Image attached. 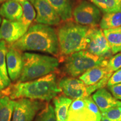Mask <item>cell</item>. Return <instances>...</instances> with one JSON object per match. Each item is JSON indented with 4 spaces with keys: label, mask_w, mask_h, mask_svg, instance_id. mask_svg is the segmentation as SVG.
I'll list each match as a JSON object with an SVG mask.
<instances>
[{
    "label": "cell",
    "mask_w": 121,
    "mask_h": 121,
    "mask_svg": "<svg viewBox=\"0 0 121 121\" xmlns=\"http://www.w3.org/2000/svg\"><path fill=\"white\" fill-rule=\"evenodd\" d=\"M107 66H96L88 69L79 76V79L83 81L86 86L93 85L102 80L108 73Z\"/></svg>",
    "instance_id": "cell-17"
},
{
    "label": "cell",
    "mask_w": 121,
    "mask_h": 121,
    "mask_svg": "<svg viewBox=\"0 0 121 121\" xmlns=\"http://www.w3.org/2000/svg\"><path fill=\"white\" fill-rule=\"evenodd\" d=\"M104 13L121 11V0H89Z\"/></svg>",
    "instance_id": "cell-23"
},
{
    "label": "cell",
    "mask_w": 121,
    "mask_h": 121,
    "mask_svg": "<svg viewBox=\"0 0 121 121\" xmlns=\"http://www.w3.org/2000/svg\"><path fill=\"white\" fill-rule=\"evenodd\" d=\"M20 4L22 8V15L20 22L28 29L30 25L35 19L37 13H35L33 4L29 1H24Z\"/></svg>",
    "instance_id": "cell-24"
},
{
    "label": "cell",
    "mask_w": 121,
    "mask_h": 121,
    "mask_svg": "<svg viewBox=\"0 0 121 121\" xmlns=\"http://www.w3.org/2000/svg\"><path fill=\"white\" fill-rule=\"evenodd\" d=\"M42 107L41 102L26 98L15 101L12 121H32Z\"/></svg>",
    "instance_id": "cell-9"
},
{
    "label": "cell",
    "mask_w": 121,
    "mask_h": 121,
    "mask_svg": "<svg viewBox=\"0 0 121 121\" xmlns=\"http://www.w3.org/2000/svg\"><path fill=\"white\" fill-rule=\"evenodd\" d=\"M58 86L65 96L71 99H83L89 96L86 86L79 78L64 77L60 80Z\"/></svg>",
    "instance_id": "cell-11"
},
{
    "label": "cell",
    "mask_w": 121,
    "mask_h": 121,
    "mask_svg": "<svg viewBox=\"0 0 121 121\" xmlns=\"http://www.w3.org/2000/svg\"><path fill=\"white\" fill-rule=\"evenodd\" d=\"M23 66L18 82H26L52 73L58 69L60 60L57 57L34 53L22 54Z\"/></svg>",
    "instance_id": "cell-4"
},
{
    "label": "cell",
    "mask_w": 121,
    "mask_h": 121,
    "mask_svg": "<svg viewBox=\"0 0 121 121\" xmlns=\"http://www.w3.org/2000/svg\"><path fill=\"white\" fill-rule=\"evenodd\" d=\"M61 91L56 74L52 72L31 81L17 82L3 90L0 96L6 95L12 100L26 98L49 102Z\"/></svg>",
    "instance_id": "cell-1"
},
{
    "label": "cell",
    "mask_w": 121,
    "mask_h": 121,
    "mask_svg": "<svg viewBox=\"0 0 121 121\" xmlns=\"http://www.w3.org/2000/svg\"><path fill=\"white\" fill-rule=\"evenodd\" d=\"M101 121H110L109 119H108L107 118H105V117H103V116H102V119H101Z\"/></svg>",
    "instance_id": "cell-32"
},
{
    "label": "cell",
    "mask_w": 121,
    "mask_h": 121,
    "mask_svg": "<svg viewBox=\"0 0 121 121\" xmlns=\"http://www.w3.org/2000/svg\"><path fill=\"white\" fill-rule=\"evenodd\" d=\"M102 116L111 121H121V105L112 107L102 113Z\"/></svg>",
    "instance_id": "cell-26"
},
{
    "label": "cell",
    "mask_w": 121,
    "mask_h": 121,
    "mask_svg": "<svg viewBox=\"0 0 121 121\" xmlns=\"http://www.w3.org/2000/svg\"><path fill=\"white\" fill-rule=\"evenodd\" d=\"M107 68L109 71L112 73L121 69V52L110 57L107 63Z\"/></svg>",
    "instance_id": "cell-27"
},
{
    "label": "cell",
    "mask_w": 121,
    "mask_h": 121,
    "mask_svg": "<svg viewBox=\"0 0 121 121\" xmlns=\"http://www.w3.org/2000/svg\"><path fill=\"white\" fill-rule=\"evenodd\" d=\"M8 49L6 42L0 40V76L5 86L7 87L11 84L6 65V54Z\"/></svg>",
    "instance_id": "cell-21"
},
{
    "label": "cell",
    "mask_w": 121,
    "mask_h": 121,
    "mask_svg": "<svg viewBox=\"0 0 121 121\" xmlns=\"http://www.w3.org/2000/svg\"><path fill=\"white\" fill-rule=\"evenodd\" d=\"M14 105L15 100L9 96L0 98V121H11Z\"/></svg>",
    "instance_id": "cell-22"
},
{
    "label": "cell",
    "mask_w": 121,
    "mask_h": 121,
    "mask_svg": "<svg viewBox=\"0 0 121 121\" xmlns=\"http://www.w3.org/2000/svg\"><path fill=\"white\" fill-rule=\"evenodd\" d=\"M108 87L109 90L116 99L121 100V83L108 86Z\"/></svg>",
    "instance_id": "cell-28"
},
{
    "label": "cell",
    "mask_w": 121,
    "mask_h": 121,
    "mask_svg": "<svg viewBox=\"0 0 121 121\" xmlns=\"http://www.w3.org/2000/svg\"><path fill=\"white\" fill-rule=\"evenodd\" d=\"M72 18L80 25L89 27L98 26L102 13L100 9L87 0H78L74 5Z\"/></svg>",
    "instance_id": "cell-7"
},
{
    "label": "cell",
    "mask_w": 121,
    "mask_h": 121,
    "mask_svg": "<svg viewBox=\"0 0 121 121\" xmlns=\"http://www.w3.org/2000/svg\"><path fill=\"white\" fill-rule=\"evenodd\" d=\"M72 100L65 95L57 96L54 98V111L57 121H66L68 112Z\"/></svg>",
    "instance_id": "cell-18"
},
{
    "label": "cell",
    "mask_w": 121,
    "mask_h": 121,
    "mask_svg": "<svg viewBox=\"0 0 121 121\" xmlns=\"http://www.w3.org/2000/svg\"><path fill=\"white\" fill-rule=\"evenodd\" d=\"M6 65L10 80L15 81L19 80L23 66L22 51L8 45L6 54Z\"/></svg>",
    "instance_id": "cell-13"
},
{
    "label": "cell",
    "mask_w": 121,
    "mask_h": 121,
    "mask_svg": "<svg viewBox=\"0 0 121 121\" xmlns=\"http://www.w3.org/2000/svg\"><path fill=\"white\" fill-rule=\"evenodd\" d=\"M13 1H16V2H18L19 3H22V2H24V1H29V2L31 3V4H34V2H35V0H13Z\"/></svg>",
    "instance_id": "cell-31"
},
{
    "label": "cell",
    "mask_w": 121,
    "mask_h": 121,
    "mask_svg": "<svg viewBox=\"0 0 121 121\" xmlns=\"http://www.w3.org/2000/svg\"><path fill=\"white\" fill-rule=\"evenodd\" d=\"M26 29L20 21L2 20L0 26V40H4L9 44L20 39L25 33Z\"/></svg>",
    "instance_id": "cell-12"
},
{
    "label": "cell",
    "mask_w": 121,
    "mask_h": 121,
    "mask_svg": "<svg viewBox=\"0 0 121 121\" xmlns=\"http://www.w3.org/2000/svg\"><path fill=\"white\" fill-rule=\"evenodd\" d=\"M5 85H4V82H3L2 78H1V76H0V93H1V92L3 90H4V89L6 88Z\"/></svg>",
    "instance_id": "cell-30"
},
{
    "label": "cell",
    "mask_w": 121,
    "mask_h": 121,
    "mask_svg": "<svg viewBox=\"0 0 121 121\" xmlns=\"http://www.w3.org/2000/svg\"><path fill=\"white\" fill-rule=\"evenodd\" d=\"M22 15L20 3L13 0H7L0 7V15L11 21H20Z\"/></svg>",
    "instance_id": "cell-15"
},
{
    "label": "cell",
    "mask_w": 121,
    "mask_h": 121,
    "mask_svg": "<svg viewBox=\"0 0 121 121\" xmlns=\"http://www.w3.org/2000/svg\"><path fill=\"white\" fill-rule=\"evenodd\" d=\"M1 21H2V20H1V17H0V24H1V22H1Z\"/></svg>",
    "instance_id": "cell-34"
},
{
    "label": "cell",
    "mask_w": 121,
    "mask_h": 121,
    "mask_svg": "<svg viewBox=\"0 0 121 121\" xmlns=\"http://www.w3.org/2000/svg\"><path fill=\"white\" fill-rule=\"evenodd\" d=\"M20 51H38L59 57L56 30L49 25L35 24L19 40L9 45Z\"/></svg>",
    "instance_id": "cell-2"
},
{
    "label": "cell",
    "mask_w": 121,
    "mask_h": 121,
    "mask_svg": "<svg viewBox=\"0 0 121 121\" xmlns=\"http://www.w3.org/2000/svg\"><path fill=\"white\" fill-rule=\"evenodd\" d=\"M91 97L102 114L112 107L121 105V101L116 99L104 87L96 90Z\"/></svg>",
    "instance_id": "cell-14"
},
{
    "label": "cell",
    "mask_w": 121,
    "mask_h": 121,
    "mask_svg": "<svg viewBox=\"0 0 121 121\" xmlns=\"http://www.w3.org/2000/svg\"><path fill=\"white\" fill-rule=\"evenodd\" d=\"M85 50L94 55L108 58L112 53L109 44L99 25L89 28Z\"/></svg>",
    "instance_id": "cell-8"
},
{
    "label": "cell",
    "mask_w": 121,
    "mask_h": 121,
    "mask_svg": "<svg viewBox=\"0 0 121 121\" xmlns=\"http://www.w3.org/2000/svg\"><path fill=\"white\" fill-rule=\"evenodd\" d=\"M89 28L72 20L63 22L58 25L56 31L60 51L59 60L63 61L68 56L86 49Z\"/></svg>",
    "instance_id": "cell-3"
},
{
    "label": "cell",
    "mask_w": 121,
    "mask_h": 121,
    "mask_svg": "<svg viewBox=\"0 0 121 121\" xmlns=\"http://www.w3.org/2000/svg\"><path fill=\"white\" fill-rule=\"evenodd\" d=\"M35 121H57L53 107L48 104L38 115Z\"/></svg>",
    "instance_id": "cell-25"
},
{
    "label": "cell",
    "mask_w": 121,
    "mask_h": 121,
    "mask_svg": "<svg viewBox=\"0 0 121 121\" xmlns=\"http://www.w3.org/2000/svg\"><path fill=\"white\" fill-rule=\"evenodd\" d=\"M34 6L37 11V23L49 26H58L61 23L58 13L46 0H35Z\"/></svg>",
    "instance_id": "cell-10"
},
{
    "label": "cell",
    "mask_w": 121,
    "mask_h": 121,
    "mask_svg": "<svg viewBox=\"0 0 121 121\" xmlns=\"http://www.w3.org/2000/svg\"><path fill=\"white\" fill-rule=\"evenodd\" d=\"M119 83H121V69L116 71L112 74L109 80L107 85L111 86Z\"/></svg>",
    "instance_id": "cell-29"
},
{
    "label": "cell",
    "mask_w": 121,
    "mask_h": 121,
    "mask_svg": "<svg viewBox=\"0 0 121 121\" xmlns=\"http://www.w3.org/2000/svg\"><path fill=\"white\" fill-rule=\"evenodd\" d=\"M121 26V11L105 13L103 15L99 22L100 28L110 29Z\"/></svg>",
    "instance_id": "cell-20"
},
{
    "label": "cell",
    "mask_w": 121,
    "mask_h": 121,
    "mask_svg": "<svg viewBox=\"0 0 121 121\" xmlns=\"http://www.w3.org/2000/svg\"><path fill=\"white\" fill-rule=\"evenodd\" d=\"M103 33L109 44L112 53L116 54L121 52V26L103 30Z\"/></svg>",
    "instance_id": "cell-19"
},
{
    "label": "cell",
    "mask_w": 121,
    "mask_h": 121,
    "mask_svg": "<svg viewBox=\"0 0 121 121\" xmlns=\"http://www.w3.org/2000/svg\"><path fill=\"white\" fill-rule=\"evenodd\" d=\"M108 60L107 57L98 56L82 50L65 57L63 72L69 76L76 78L93 67L107 66Z\"/></svg>",
    "instance_id": "cell-5"
},
{
    "label": "cell",
    "mask_w": 121,
    "mask_h": 121,
    "mask_svg": "<svg viewBox=\"0 0 121 121\" xmlns=\"http://www.w3.org/2000/svg\"><path fill=\"white\" fill-rule=\"evenodd\" d=\"M102 113L90 96L74 100L66 121H101Z\"/></svg>",
    "instance_id": "cell-6"
},
{
    "label": "cell",
    "mask_w": 121,
    "mask_h": 121,
    "mask_svg": "<svg viewBox=\"0 0 121 121\" xmlns=\"http://www.w3.org/2000/svg\"><path fill=\"white\" fill-rule=\"evenodd\" d=\"M58 13L63 22L72 20L74 0H46Z\"/></svg>",
    "instance_id": "cell-16"
},
{
    "label": "cell",
    "mask_w": 121,
    "mask_h": 121,
    "mask_svg": "<svg viewBox=\"0 0 121 121\" xmlns=\"http://www.w3.org/2000/svg\"><path fill=\"white\" fill-rule=\"evenodd\" d=\"M5 1H6V0H0V4H1V3L2 2H4Z\"/></svg>",
    "instance_id": "cell-33"
}]
</instances>
